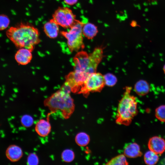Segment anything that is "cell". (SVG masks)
I'll list each match as a JSON object with an SVG mask.
<instances>
[{
  "label": "cell",
  "instance_id": "21",
  "mask_svg": "<svg viewBox=\"0 0 165 165\" xmlns=\"http://www.w3.org/2000/svg\"><path fill=\"white\" fill-rule=\"evenodd\" d=\"M61 158L64 162L70 163L74 159L75 154L72 150L70 149H66L63 151L61 154Z\"/></svg>",
  "mask_w": 165,
  "mask_h": 165
},
{
  "label": "cell",
  "instance_id": "25",
  "mask_svg": "<svg viewBox=\"0 0 165 165\" xmlns=\"http://www.w3.org/2000/svg\"><path fill=\"white\" fill-rule=\"evenodd\" d=\"M9 23L10 20L7 16L3 14H0V31L7 28Z\"/></svg>",
  "mask_w": 165,
  "mask_h": 165
},
{
  "label": "cell",
  "instance_id": "23",
  "mask_svg": "<svg viewBox=\"0 0 165 165\" xmlns=\"http://www.w3.org/2000/svg\"><path fill=\"white\" fill-rule=\"evenodd\" d=\"M155 116L160 121L165 122V105H161L156 109Z\"/></svg>",
  "mask_w": 165,
  "mask_h": 165
},
{
  "label": "cell",
  "instance_id": "22",
  "mask_svg": "<svg viewBox=\"0 0 165 165\" xmlns=\"http://www.w3.org/2000/svg\"><path fill=\"white\" fill-rule=\"evenodd\" d=\"M105 85L109 86H112L117 82L116 77L110 73H108L104 75Z\"/></svg>",
  "mask_w": 165,
  "mask_h": 165
},
{
  "label": "cell",
  "instance_id": "9",
  "mask_svg": "<svg viewBox=\"0 0 165 165\" xmlns=\"http://www.w3.org/2000/svg\"><path fill=\"white\" fill-rule=\"evenodd\" d=\"M89 61V55L86 52L82 51L78 52L73 59L74 70L87 73Z\"/></svg>",
  "mask_w": 165,
  "mask_h": 165
},
{
  "label": "cell",
  "instance_id": "17",
  "mask_svg": "<svg viewBox=\"0 0 165 165\" xmlns=\"http://www.w3.org/2000/svg\"><path fill=\"white\" fill-rule=\"evenodd\" d=\"M82 31L83 35L88 39H91L96 35L98 30L95 25L87 23L83 25Z\"/></svg>",
  "mask_w": 165,
  "mask_h": 165
},
{
  "label": "cell",
  "instance_id": "7",
  "mask_svg": "<svg viewBox=\"0 0 165 165\" xmlns=\"http://www.w3.org/2000/svg\"><path fill=\"white\" fill-rule=\"evenodd\" d=\"M89 75L84 72L74 70L66 76L65 82L70 86L72 92L78 93Z\"/></svg>",
  "mask_w": 165,
  "mask_h": 165
},
{
  "label": "cell",
  "instance_id": "14",
  "mask_svg": "<svg viewBox=\"0 0 165 165\" xmlns=\"http://www.w3.org/2000/svg\"><path fill=\"white\" fill-rule=\"evenodd\" d=\"M35 131L40 136L45 137L50 132L51 126L48 119H41L36 123L35 127Z\"/></svg>",
  "mask_w": 165,
  "mask_h": 165
},
{
  "label": "cell",
  "instance_id": "10",
  "mask_svg": "<svg viewBox=\"0 0 165 165\" xmlns=\"http://www.w3.org/2000/svg\"><path fill=\"white\" fill-rule=\"evenodd\" d=\"M149 149L158 154H162L165 151V140L158 136L151 138L148 142Z\"/></svg>",
  "mask_w": 165,
  "mask_h": 165
},
{
  "label": "cell",
  "instance_id": "20",
  "mask_svg": "<svg viewBox=\"0 0 165 165\" xmlns=\"http://www.w3.org/2000/svg\"><path fill=\"white\" fill-rule=\"evenodd\" d=\"M106 165H126L128 164L125 156L123 154L118 155L112 159L107 162Z\"/></svg>",
  "mask_w": 165,
  "mask_h": 165
},
{
  "label": "cell",
  "instance_id": "3",
  "mask_svg": "<svg viewBox=\"0 0 165 165\" xmlns=\"http://www.w3.org/2000/svg\"><path fill=\"white\" fill-rule=\"evenodd\" d=\"M132 87L126 86L123 95L119 101L117 110L116 123L128 126L137 113L136 97L130 94Z\"/></svg>",
  "mask_w": 165,
  "mask_h": 165
},
{
  "label": "cell",
  "instance_id": "19",
  "mask_svg": "<svg viewBox=\"0 0 165 165\" xmlns=\"http://www.w3.org/2000/svg\"><path fill=\"white\" fill-rule=\"evenodd\" d=\"M76 144L80 146H84L88 144L90 141L89 136L86 133L81 132L78 133L75 137Z\"/></svg>",
  "mask_w": 165,
  "mask_h": 165
},
{
  "label": "cell",
  "instance_id": "1",
  "mask_svg": "<svg viewBox=\"0 0 165 165\" xmlns=\"http://www.w3.org/2000/svg\"><path fill=\"white\" fill-rule=\"evenodd\" d=\"M6 35L16 47L32 51L40 42L38 29L29 23H21L12 27L7 30Z\"/></svg>",
  "mask_w": 165,
  "mask_h": 165
},
{
  "label": "cell",
  "instance_id": "15",
  "mask_svg": "<svg viewBox=\"0 0 165 165\" xmlns=\"http://www.w3.org/2000/svg\"><path fill=\"white\" fill-rule=\"evenodd\" d=\"M124 154L128 157L134 158L141 156L142 153L139 145L136 143H132L129 144L125 148Z\"/></svg>",
  "mask_w": 165,
  "mask_h": 165
},
{
  "label": "cell",
  "instance_id": "5",
  "mask_svg": "<svg viewBox=\"0 0 165 165\" xmlns=\"http://www.w3.org/2000/svg\"><path fill=\"white\" fill-rule=\"evenodd\" d=\"M105 85L104 75L100 73L94 72L88 76L78 94L87 96L90 92H100Z\"/></svg>",
  "mask_w": 165,
  "mask_h": 165
},
{
  "label": "cell",
  "instance_id": "26",
  "mask_svg": "<svg viewBox=\"0 0 165 165\" xmlns=\"http://www.w3.org/2000/svg\"><path fill=\"white\" fill-rule=\"evenodd\" d=\"M27 163L29 165H38L39 163L38 156L34 153H30L28 157Z\"/></svg>",
  "mask_w": 165,
  "mask_h": 165
},
{
  "label": "cell",
  "instance_id": "12",
  "mask_svg": "<svg viewBox=\"0 0 165 165\" xmlns=\"http://www.w3.org/2000/svg\"><path fill=\"white\" fill-rule=\"evenodd\" d=\"M6 154L7 158L12 162L18 161L23 155L21 148L15 145L9 146L6 150Z\"/></svg>",
  "mask_w": 165,
  "mask_h": 165
},
{
  "label": "cell",
  "instance_id": "28",
  "mask_svg": "<svg viewBox=\"0 0 165 165\" xmlns=\"http://www.w3.org/2000/svg\"><path fill=\"white\" fill-rule=\"evenodd\" d=\"M163 72L165 74V64L164 65L163 67Z\"/></svg>",
  "mask_w": 165,
  "mask_h": 165
},
{
  "label": "cell",
  "instance_id": "11",
  "mask_svg": "<svg viewBox=\"0 0 165 165\" xmlns=\"http://www.w3.org/2000/svg\"><path fill=\"white\" fill-rule=\"evenodd\" d=\"M32 51L26 48H21L17 51L15 58L20 64L25 65L30 63L32 58Z\"/></svg>",
  "mask_w": 165,
  "mask_h": 165
},
{
  "label": "cell",
  "instance_id": "13",
  "mask_svg": "<svg viewBox=\"0 0 165 165\" xmlns=\"http://www.w3.org/2000/svg\"><path fill=\"white\" fill-rule=\"evenodd\" d=\"M43 29L47 36L50 38H54L58 35L59 25L52 19L44 24Z\"/></svg>",
  "mask_w": 165,
  "mask_h": 165
},
{
  "label": "cell",
  "instance_id": "16",
  "mask_svg": "<svg viewBox=\"0 0 165 165\" xmlns=\"http://www.w3.org/2000/svg\"><path fill=\"white\" fill-rule=\"evenodd\" d=\"M136 93L140 96L145 95L149 92L150 86L148 83L144 80H140L137 82L134 86Z\"/></svg>",
  "mask_w": 165,
  "mask_h": 165
},
{
  "label": "cell",
  "instance_id": "8",
  "mask_svg": "<svg viewBox=\"0 0 165 165\" xmlns=\"http://www.w3.org/2000/svg\"><path fill=\"white\" fill-rule=\"evenodd\" d=\"M89 55V64L86 73L90 74L96 72L97 68L104 57L103 50L100 47L96 48Z\"/></svg>",
  "mask_w": 165,
  "mask_h": 165
},
{
  "label": "cell",
  "instance_id": "27",
  "mask_svg": "<svg viewBox=\"0 0 165 165\" xmlns=\"http://www.w3.org/2000/svg\"><path fill=\"white\" fill-rule=\"evenodd\" d=\"M78 0H64V2L66 4L70 5H73L76 4Z\"/></svg>",
  "mask_w": 165,
  "mask_h": 165
},
{
  "label": "cell",
  "instance_id": "4",
  "mask_svg": "<svg viewBox=\"0 0 165 165\" xmlns=\"http://www.w3.org/2000/svg\"><path fill=\"white\" fill-rule=\"evenodd\" d=\"M82 24L76 21L67 31H61V35L67 40V46L71 52L77 51L83 46Z\"/></svg>",
  "mask_w": 165,
  "mask_h": 165
},
{
  "label": "cell",
  "instance_id": "6",
  "mask_svg": "<svg viewBox=\"0 0 165 165\" xmlns=\"http://www.w3.org/2000/svg\"><path fill=\"white\" fill-rule=\"evenodd\" d=\"M53 19L59 25L65 29L70 28L76 22L75 16L67 7H59L53 15Z\"/></svg>",
  "mask_w": 165,
  "mask_h": 165
},
{
  "label": "cell",
  "instance_id": "2",
  "mask_svg": "<svg viewBox=\"0 0 165 165\" xmlns=\"http://www.w3.org/2000/svg\"><path fill=\"white\" fill-rule=\"evenodd\" d=\"M44 103L52 113H57L64 119L69 118L75 110L74 100L70 93L61 88L45 99Z\"/></svg>",
  "mask_w": 165,
  "mask_h": 165
},
{
  "label": "cell",
  "instance_id": "24",
  "mask_svg": "<svg viewBox=\"0 0 165 165\" xmlns=\"http://www.w3.org/2000/svg\"><path fill=\"white\" fill-rule=\"evenodd\" d=\"M33 119L31 116L28 115H24L21 118V123L24 127H29L33 123Z\"/></svg>",
  "mask_w": 165,
  "mask_h": 165
},
{
  "label": "cell",
  "instance_id": "18",
  "mask_svg": "<svg viewBox=\"0 0 165 165\" xmlns=\"http://www.w3.org/2000/svg\"><path fill=\"white\" fill-rule=\"evenodd\" d=\"M159 156L157 154L152 151L147 152L144 156V160L146 164L149 165L156 164L158 161Z\"/></svg>",
  "mask_w": 165,
  "mask_h": 165
}]
</instances>
